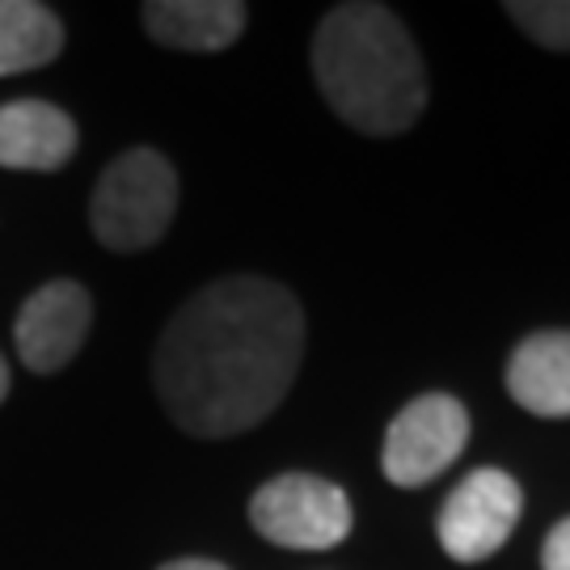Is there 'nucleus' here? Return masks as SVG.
<instances>
[{
	"label": "nucleus",
	"mask_w": 570,
	"mask_h": 570,
	"mask_svg": "<svg viewBox=\"0 0 570 570\" xmlns=\"http://www.w3.org/2000/svg\"><path fill=\"white\" fill-rule=\"evenodd\" d=\"M301 360V301L263 275H228L169 317L153 355V385L186 435L228 440L279 410Z\"/></svg>",
	"instance_id": "1"
},
{
	"label": "nucleus",
	"mask_w": 570,
	"mask_h": 570,
	"mask_svg": "<svg viewBox=\"0 0 570 570\" xmlns=\"http://www.w3.org/2000/svg\"><path fill=\"white\" fill-rule=\"evenodd\" d=\"M313 77L330 110L364 136H402L428 110V68L402 18L351 0L313 35Z\"/></svg>",
	"instance_id": "2"
},
{
	"label": "nucleus",
	"mask_w": 570,
	"mask_h": 570,
	"mask_svg": "<svg viewBox=\"0 0 570 570\" xmlns=\"http://www.w3.org/2000/svg\"><path fill=\"white\" fill-rule=\"evenodd\" d=\"M178 212V169L157 148H127L102 169L89 199V228L115 254L157 245Z\"/></svg>",
	"instance_id": "3"
},
{
	"label": "nucleus",
	"mask_w": 570,
	"mask_h": 570,
	"mask_svg": "<svg viewBox=\"0 0 570 570\" xmlns=\"http://www.w3.org/2000/svg\"><path fill=\"white\" fill-rule=\"evenodd\" d=\"M254 532L279 550H334L351 537L355 511L343 487L317 473H279L249 499Z\"/></svg>",
	"instance_id": "4"
},
{
	"label": "nucleus",
	"mask_w": 570,
	"mask_h": 570,
	"mask_svg": "<svg viewBox=\"0 0 570 570\" xmlns=\"http://www.w3.org/2000/svg\"><path fill=\"white\" fill-rule=\"evenodd\" d=\"M520 511H524V490L508 469H473L452 487L435 515L440 550L461 567H478L508 546V537L520 524Z\"/></svg>",
	"instance_id": "5"
},
{
	"label": "nucleus",
	"mask_w": 570,
	"mask_h": 570,
	"mask_svg": "<svg viewBox=\"0 0 570 570\" xmlns=\"http://www.w3.org/2000/svg\"><path fill=\"white\" fill-rule=\"evenodd\" d=\"M469 444V410L452 393H423L385 431L381 469L393 487L419 490L435 482Z\"/></svg>",
	"instance_id": "6"
},
{
	"label": "nucleus",
	"mask_w": 570,
	"mask_h": 570,
	"mask_svg": "<svg viewBox=\"0 0 570 570\" xmlns=\"http://www.w3.org/2000/svg\"><path fill=\"white\" fill-rule=\"evenodd\" d=\"M94 326V301L77 279H51L26 296L13 322L21 364L30 372H60L77 360V351Z\"/></svg>",
	"instance_id": "7"
},
{
	"label": "nucleus",
	"mask_w": 570,
	"mask_h": 570,
	"mask_svg": "<svg viewBox=\"0 0 570 570\" xmlns=\"http://www.w3.org/2000/svg\"><path fill=\"white\" fill-rule=\"evenodd\" d=\"M503 385L511 402L537 419H570V330H537L515 343Z\"/></svg>",
	"instance_id": "8"
},
{
	"label": "nucleus",
	"mask_w": 570,
	"mask_h": 570,
	"mask_svg": "<svg viewBox=\"0 0 570 570\" xmlns=\"http://www.w3.org/2000/svg\"><path fill=\"white\" fill-rule=\"evenodd\" d=\"M77 153V122L60 106L42 98H18L0 106V165L4 169H35L51 174L72 161Z\"/></svg>",
	"instance_id": "9"
},
{
	"label": "nucleus",
	"mask_w": 570,
	"mask_h": 570,
	"mask_svg": "<svg viewBox=\"0 0 570 570\" xmlns=\"http://www.w3.org/2000/svg\"><path fill=\"white\" fill-rule=\"evenodd\" d=\"M140 18L161 47L216 56L242 39L249 13L237 0H148Z\"/></svg>",
	"instance_id": "10"
},
{
	"label": "nucleus",
	"mask_w": 570,
	"mask_h": 570,
	"mask_svg": "<svg viewBox=\"0 0 570 570\" xmlns=\"http://www.w3.org/2000/svg\"><path fill=\"white\" fill-rule=\"evenodd\" d=\"M63 51L56 9L39 0H0V77L35 72Z\"/></svg>",
	"instance_id": "11"
},
{
	"label": "nucleus",
	"mask_w": 570,
	"mask_h": 570,
	"mask_svg": "<svg viewBox=\"0 0 570 570\" xmlns=\"http://www.w3.org/2000/svg\"><path fill=\"white\" fill-rule=\"evenodd\" d=\"M503 13L541 51L570 56V0H508Z\"/></svg>",
	"instance_id": "12"
},
{
	"label": "nucleus",
	"mask_w": 570,
	"mask_h": 570,
	"mask_svg": "<svg viewBox=\"0 0 570 570\" xmlns=\"http://www.w3.org/2000/svg\"><path fill=\"white\" fill-rule=\"evenodd\" d=\"M541 570H570V515H562L541 541Z\"/></svg>",
	"instance_id": "13"
},
{
	"label": "nucleus",
	"mask_w": 570,
	"mask_h": 570,
	"mask_svg": "<svg viewBox=\"0 0 570 570\" xmlns=\"http://www.w3.org/2000/svg\"><path fill=\"white\" fill-rule=\"evenodd\" d=\"M157 570H228L225 562H212V558H174Z\"/></svg>",
	"instance_id": "14"
},
{
	"label": "nucleus",
	"mask_w": 570,
	"mask_h": 570,
	"mask_svg": "<svg viewBox=\"0 0 570 570\" xmlns=\"http://www.w3.org/2000/svg\"><path fill=\"white\" fill-rule=\"evenodd\" d=\"M9 397V364H4V355H0V402Z\"/></svg>",
	"instance_id": "15"
}]
</instances>
